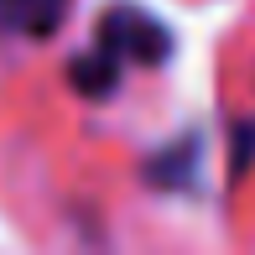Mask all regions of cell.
Listing matches in <instances>:
<instances>
[{
  "label": "cell",
  "mask_w": 255,
  "mask_h": 255,
  "mask_svg": "<svg viewBox=\"0 0 255 255\" xmlns=\"http://www.w3.org/2000/svg\"><path fill=\"white\" fill-rule=\"evenodd\" d=\"M73 0H0V26L16 37H52Z\"/></svg>",
  "instance_id": "obj_2"
},
{
  "label": "cell",
  "mask_w": 255,
  "mask_h": 255,
  "mask_svg": "<svg viewBox=\"0 0 255 255\" xmlns=\"http://www.w3.org/2000/svg\"><path fill=\"white\" fill-rule=\"evenodd\" d=\"M167 52H172V31L156 16H146L141 5H115L99 21L94 52L84 63H73V84L84 94L104 99L130 68H156V63H167Z\"/></svg>",
  "instance_id": "obj_1"
}]
</instances>
